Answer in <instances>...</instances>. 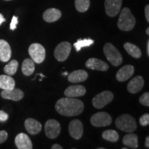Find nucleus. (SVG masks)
I'll return each mask as SVG.
<instances>
[{
	"instance_id": "nucleus-28",
	"label": "nucleus",
	"mask_w": 149,
	"mask_h": 149,
	"mask_svg": "<svg viewBox=\"0 0 149 149\" xmlns=\"http://www.w3.org/2000/svg\"><path fill=\"white\" fill-rule=\"evenodd\" d=\"M94 44V40L91 39H84V40H78L77 42L74 44V47L77 52L80 51L82 48L88 47Z\"/></svg>"
},
{
	"instance_id": "nucleus-17",
	"label": "nucleus",
	"mask_w": 149,
	"mask_h": 149,
	"mask_svg": "<svg viewBox=\"0 0 149 149\" xmlns=\"http://www.w3.org/2000/svg\"><path fill=\"white\" fill-rule=\"evenodd\" d=\"M134 72H135V68L133 66L126 65L118 70L116 74V78L119 81H125L132 77Z\"/></svg>"
},
{
	"instance_id": "nucleus-13",
	"label": "nucleus",
	"mask_w": 149,
	"mask_h": 149,
	"mask_svg": "<svg viewBox=\"0 0 149 149\" xmlns=\"http://www.w3.org/2000/svg\"><path fill=\"white\" fill-rule=\"evenodd\" d=\"M15 143L17 148L19 149H32L33 144L31 139L26 134L19 133L16 136Z\"/></svg>"
},
{
	"instance_id": "nucleus-39",
	"label": "nucleus",
	"mask_w": 149,
	"mask_h": 149,
	"mask_svg": "<svg viewBox=\"0 0 149 149\" xmlns=\"http://www.w3.org/2000/svg\"><path fill=\"white\" fill-rule=\"evenodd\" d=\"M146 51H147V55L149 56V40L147 42V45H146Z\"/></svg>"
},
{
	"instance_id": "nucleus-1",
	"label": "nucleus",
	"mask_w": 149,
	"mask_h": 149,
	"mask_svg": "<svg viewBox=\"0 0 149 149\" xmlns=\"http://www.w3.org/2000/svg\"><path fill=\"white\" fill-rule=\"evenodd\" d=\"M84 109V105L81 100L74 97L61 98L55 104L56 111L64 116L72 117L81 114Z\"/></svg>"
},
{
	"instance_id": "nucleus-11",
	"label": "nucleus",
	"mask_w": 149,
	"mask_h": 149,
	"mask_svg": "<svg viewBox=\"0 0 149 149\" xmlns=\"http://www.w3.org/2000/svg\"><path fill=\"white\" fill-rule=\"evenodd\" d=\"M68 131L72 138L79 139L82 137L84 126L81 122L79 120H74L70 122L68 126Z\"/></svg>"
},
{
	"instance_id": "nucleus-38",
	"label": "nucleus",
	"mask_w": 149,
	"mask_h": 149,
	"mask_svg": "<svg viewBox=\"0 0 149 149\" xmlns=\"http://www.w3.org/2000/svg\"><path fill=\"white\" fill-rule=\"evenodd\" d=\"M145 146L147 148H149V137H147L146 139V141H145Z\"/></svg>"
},
{
	"instance_id": "nucleus-22",
	"label": "nucleus",
	"mask_w": 149,
	"mask_h": 149,
	"mask_svg": "<svg viewBox=\"0 0 149 149\" xmlns=\"http://www.w3.org/2000/svg\"><path fill=\"white\" fill-rule=\"evenodd\" d=\"M15 86V81L12 77L8 74L0 75V88L2 90H11Z\"/></svg>"
},
{
	"instance_id": "nucleus-24",
	"label": "nucleus",
	"mask_w": 149,
	"mask_h": 149,
	"mask_svg": "<svg viewBox=\"0 0 149 149\" xmlns=\"http://www.w3.org/2000/svg\"><path fill=\"white\" fill-rule=\"evenodd\" d=\"M124 47L126 52H127L131 57H133L134 58L136 59L140 58L141 57V52L138 46H137L133 44H131V43L130 42H126L124 44Z\"/></svg>"
},
{
	"instance_id": "nucleus-41",
	"label": "nucleus",
	"mask_w": 149,
	"mask_h": 149,
	"mask_svg": "<svg viewBox=\"0 0 149 149\" xmlns=\"http://www.w3.org/2000/svg\"><path fill=\"white\" fill-rule=\"evenodd\" d=\"M63 74H64V75H67V74H68V72H64V73H63Z\"/></svg>"
},
{
	"instance_id": "nucleus-12",
	"label": "nucleus",
	"mask_w": 149,
	"mask_h": 149,
	"mask_svg": "<svg viewBox=\"0 0 149 149\" xmlns=\"http://www.w3.org/2000/svg\"><path fill=\"white\" fill-rule=\"evenodd\" d=\"M86 66L91 70H97L100 71H107L109 69V65L105 61L97 58L88 59L86 62Z\"/></svg>"
},
{
	"instance_id": "nucleus-30",
	"label": "nucleus",
	"mask_w": 149,
	"mask_h": 149,
	"mask_svg": "<svg viewBox=\"0 0 149 149\" xmlns=\"http://www.w3.org/2000/svg\"><path fill=\"white\" fill-rule=\"evenodd\" d=\"M139 102L142 105L149 107V93L148 92L144 93L139 98Z\"/></svg>"
},
{
	"instance_id": "nucleus-15",
	"label": "nucleus",
	"mask_w": 149,
	"mask_h": 149,
	"mask_svg": "<svg viewBox=\"0 0 149 149\" xmlns=\"http://www.w3.org/2000/svg\"><path fill=\"white\" fill-rule=\"evenodd\" d=\"M144 85V81L141 76H136L128 82L127 89L130 93H137L143 88Z\"/></svg>"
},
{
	"instance_id": "nucleus-20",
	"label": "nucleus",
	"mask_w": 149,
	"mask_h": 149,
	"mask_svg": "<svg viewBox=\"0 0 149 149\" xmlns=\"http://www.w3.org/2000/svg\"><path fill=\"white\" fill-rule=\"evenodd\" d=\"M87 78H88V72L84 70H74L68 76V80L71 83L82 82Z\"/></svg>"
},
{
	"instance_id": "nucleus-37",
	"label": "nucleus",
	"mask_w": 149,
	"mask_h": 149,
	"mask_svg": "<svg viewBox=\"0 0 149 149\" xmlns=\"http://www.w3.org/2000/svg\"><path fill=\"white\" fill-rule=\"evenodd\" d=\"M6 21V19L3 17V15L0 13V25H1V24L3 23V22H4Z\"/></svg>"
},
{
	"instance_id": "nucleus-36",
	"label": "nucleus",
	"mask_w": 149,
	"mask_h": 149,
	"mask_svg": "<svg viewBox=\"0 0 149 149\" xmlns=\"http://www.w3.org/2000/svg\"><path fill=\"white\" fill-rule=\"evenodd\" d=\"M52 149H62L63 147L58 144H55L51 146Z\"/></svg>"
},
{
	"instance_id": "nucleus-16",
	"label": "nucleus",
	"mask_w": 149,
	"mask_h": 149,
	"mask_svg": "<svg viewBox=\"0 0 149 149\" xmlns=\"http://www.w3.org/2000/svg\"><path fill=\"white\" fill-rule=\"evenodd\" d=\"M86 92L85 87L81 85H72L64 91V95L68 97H77L84 95Z\"/></svg>"
},
{
	"instance_id": "nucleus-19",
	"label": "nucleus",
	"mask_w": 149,
	"mask_h": 149,
	"mask_svg": "<svg viewBox=\"0 0 149 149\" xmlns=\"http://www.w3.org/2000/svg\"><path fill=\"white\" fill-rule=\"evenodd\" d=\"M12 51L10 46L6 41L0 40V60L7 62L10 59Z\"/></svg>"
},
{
	"instance_id": "nucleus-5",
	"label": "nucleus",
	"mask_w": 149,
	"mask_h": 149,
	"mask_svg": "<svg viewBox=\"0 0 149 149\" xmlns=\"http://www.w3.org/2000/svg\"><path fill=\"white\" fill-rule=\"evenodd\" d=\"M29 53L31 59L36 64H41L46 58L45 48L38 43H34L29 46Z\"/></svg>"
},
{
	"instance_id": "nucleus-3",
	"label": "nucleus",
	"mask_w": 149,
	"mask_h": 149,
	"mask_svg": "<svg viewBox=\"0 0 149 149\" xmlns=\"http://www.w3.org/2000/svg\"><path fill=\"white\" fill-rule=\"evenodd\" d=\"M117 128L126 133H132L137 128L135 120L131 115L124 114L118 117L115 120Z\"/></svg>"
},
{
	"instance_id": "nucleus-40",
	"label": "nucleus",
	"mask_w": 149,
	"mask_h": 149,
	"mask_svg": "<svg viewBox=\"0 0 149 149\" xmlns=\"http://www.w3.org/2000/svg\"><path fill=\"white\" fill-rule=\"evenodd\" d=\"M146 33L147 35H149V28H147L146 30Z\"/></svg>"
},
{
	"instance_id": "nucleus-8",
	"label": "nucleus",
	"mask_w": 149,
	"mask_h": 149,
	"mask_svg": "<svg viewBox=\"0 0 149 149\" xmlns=\"http://www.w3.org/2000/svg\"><path fill=\"white\" fill-rule=\"evenodd\" d=\"M71 51V45L68 42H62L57 46L54 51V56L59 61H64L68 59Z\"/></svg>"
},
{
	"instance_id": "nucleus-29",
	"label": "nucleus",
	"mask_w": 149,
	"mask_h": 149,
	"mask_svg": "<svg viewBox=\"0 0 149 149\" xmlns=\"http://www.w3.org/2000/svg\"><path fill=\"white\" fill-rule=\"evenodd\" d=\"M75 8L80 13L86 12L90 7V0H75Z\"/></svg>"
},
{
	"instance_id": "nucleus-4",
	"label": "nucleus",
	"mask_w": 149,
	"mask_h": 149,
	"mask_svg": "<svg viewBox=\"0 0 149 149\" xmlns=\"http://www.w3.org/2000/svg\"><path fill=\"white\" fill-rule=\"evenodd\" d=\"M104 53L108 61L112 65L118 66L122 63L123 58L121 53L111 43H107L104 46Z\"/></svg>"
},
{
	"instance_id": "nucleus-6",
	"label": "nucleus",
	"mask_w": 149,
	"mask_h": 149,
	"mask_svg": "<svg viewBox=\"0 0 149 149\" xmlns=\"http://www.w3.org/2000/svg\"><path fill=\"white\" fill-rule=\"evenodd\" d=\"M114 95L113 93L109 91H105L99 93L93 99V105L96 109H102L112 102Z\"/></svg>"
},
{
	"instance_id": "nucleus-35",
	"label": "nucleus",
	"mask_w": 149,
	"mask_h": 149,
	"mask_svg": "<svg viewBox=\"0 0 149 149\" xmlns=\"http://www.w3.org/2000/svg\"><path fill=\"white\" fill-rule=\"evenodd\" d=\"M145 17H146V21L149 22V6L146 5L145 7Z\"/></svg>"
},
{
	"instance_id": "nucleus-21",
	"label": "nucleus",
	"mask_w": 149,
	"mask_h": 149,
	"mask_svg": "<svg viewBox=\"0 0 149 149\" xmlns=\"http://www.w3.org/2000/svg\"><path fill=\"white\" fill-rule=\"evenodd\" d=\"M61 17V12L57 8H48L43 14L44 21L48 23L56 22Z\"/></svg>"
},
{
	"instance_id": "nucleus-10",
	"label": "nucleus",
	"mask_w": 149,
	"mask_h": 149,
	"mask_svg": "<svg viewBox=\"0 0 149 149\" xmlns=\"http://www.w3.org/2000/svg\"><path fill=\"white\" fill-rule=\"evenodd\" d=\"M122 0H105L106 13L109 17H115L120 13Z\"/></svg>"
},
{
	"instance_id": "nucleus-14",
	"label": "nucleus",
	"mask_w": 149,
	"mask_h": 149,
	"mask_svg": "<svg viewBox=\"0 0 149 149\" xmlns=\"http://www.w3.org/2000/svg\"><path fill=\"white\" fill-rule=\"evenodd\" d=\"M1 96L6 100H11L17 102L24 97V93L20 89L14 88L11 90H3L1 93Z\"/></svg>"
},
{
	"instance_id": "nucleus-9",
	"label": "nucleus",
	"mask_w": 149,
	"mask_h": 149,
	"mask_svg": "<svg viewBox=\"0 0 149 149\" xmlns=\"http://www.w3.org/2000/svg\"><path fill=\"white\" fill-rule=\"evenodd\" d=\"M45 133L48 138L55 139L61 132V126L57 120L51 119L45 123Z\"/></svg>"
},
{
	"instance_id": "nucleus-32",
	"label": "nucleus",
	"mask_w": 149,
	"mask_h": 149,
	"mask_svg": "<svg viewBox=\"0 0 149 149\" xmlns=\"http://www.w3.org/2000/svg\"><path fill=\"white\" fill-rule=\"evenodd\" d=\"M17 24H18V17L16 16H13L12 18V21H11V23L10 25V29L12 30V31L15 30Z\"/></svg>"
},
{
	"instance_id": "nucleus-34",
	"label": "nucleus",
	"mask_w": 149,
	"mask_h": 149,
	"mask_svg": "<svg viewBox=\"0 0 149 149\" xmlns=\"http://www.w3.org/2000/svg\"><path fill=\"white\" fill-rule=\"evenodd\" d=\"M8 119V115L3 111H0V122H4Z\"/></svg>"
},
{
	"instance_id": "nucleus-25",
	"label": "nucleus",
	"mask_w": 149,
	"mask_h": 149,
	"mask_svg": "<svg viewBox=\"0 0 149 149\" xmlns=\"http://www.w3.org/2000/svg\"><path fill=\"white\" fill-rule=\"evenodd\" d=\"M22 70L24 74L29 76L35 71V62L32 59H26L23 61L22 66Z\"/></svg>"
},
{
	"instance_id": "nucleus-42",
	"label": "nucleus",
	"mask_w": 149,
	"mask_h": 149,
	"mask_svg": "<svg viewBox=\"0 0 149 149\" xmlns=\"http://www.w3.org/2000/svg\"><path fill=\"white\" fill-rule=\"evenodd\" d=\"M4 1H11V0H4Z\"/></svg>"
},
{
	"instance_id": "nucleus-33",
	"label": "nucleus",
	"mask_w": 149,
	"mask_h": 149,
	"mask_svg": "<svg viewBox=\"0 0 149 149\" xmlns=\"http://www.w3.org/2000/svg\"><path fill=\"white\" fill-rule=\"evenodd\" d=\"M8 138V133L5 130L0 131V144H2Z\"/></svg>"
},
{
	"instance_id": "nucleus-23",
	"label": "nucleus",
	"mask_w": 149,
	"mask_h": 149,
	"mask_svg": "<svg viewBox=\"0 0 149 149\" xmlns=\"http://www.w3.org/2000/svg\"><path fill=\"white\" fill-rule=\"evenodd\" d=\"M122 142L128 148L134 149L138 148V138L137 135L134 133H130L126 135L122 139Z\"/></svg>"
},
{
	"instance_id": "nucleus-2",
	"label": "nucleus",
	"mask_w": 149,
	"mask_h": 149,
	"mask_svg": "<svg viewBox=\"0 0 149 149\" xmlns=\"http://www.w3.org/2000/svg\"><path fill=\"white\" fill-rule=\"evenodd\" d=\"M136 23L135 17L131 13V11L128 8H124L121 12L117 26L122 31H130L133 29Z\"/></svg>"
},
{
	"instance_id": "nucleus-18",
	"label": "nucleus",
	"mask_w": 149,
	"mask_h": 149,
	"mask_svg": "<svg viewBox=\"0 0 149 149\" xmlns=\"http://www.w3.org/2000/svg\"><path fill=\"white\" fill-rule=\"evenodd\" d=\"M26 129L31 135H37L42 130L41 123L33 118H28L24 122Z\"/></svg>"
},
{
	"instance_id": "nucleus-31",
	"label": "nucleus",
	"mask_w": 149,
	"mask_h": 149,
	"mask_svg": "<svg viewBox=\"0 0 149 149\" xmlns=\"http://www.w3.org/2000/svg\"><path fill=\"white\" fill-rule=\"evenodd\" d=\"M139 123L143 126H148L149 124V114L146 113V114L143 115L139 119Z\"/></svg>"
},
{
	"instance_id": "nucleus-26",
	"label": "nucleus",
	"mask_w": 149,
	"mask_h": 149,
	"mask_svg": "<svg viewBox=\"0 0 149 149\" xmlns=\"http://www.w3.org/2000/svg\"><path fill=\"white\" fill-rule=\"evenodd\" d=\"M19 66L18 61L13 59V60L10 61L8 64H6L3 68V71L8 75H13L16 73L17 70Z\"/></svg>"
},
{
	"instance_id": "nucleus-7",
	"label": "nucleus",
	"mask_w": 149,
	"mask_h": 149,
	"mask_svg": "<svg viewBox=\"0 0 149 149\" xmlns=\"http://www.w3.org/2000/svg\"><path fill=\"white\" fill-rule=\"evenodd\" d=\"M112 122V117L106 112H99L94 114L91 118V123L95 127L109 126Z\"/></svg>"
},
{
	"instance_id": "nucleus-27",
	"label": "nucleus",
	"mask_w": 149,
	"mask_h": 149,
	"mask_svg": "<svg viewBox=\"0 0 149 149\" xmlns=\"http://www.w3.org/2000/svg\"><path fill=\"white\" fill-rule=\"evenodd\" d=\"M102 137L111 142H116L119 139V134L114 130H107L102 133Z\"/></svg>"
}]
</instances>
